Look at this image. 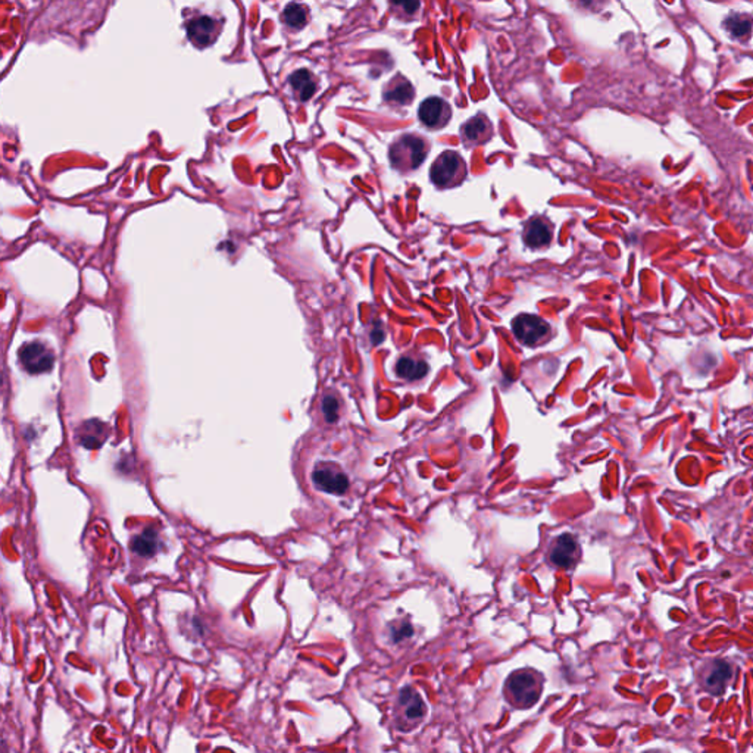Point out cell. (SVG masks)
Here are the masks:
<instances>
[{
    "mask_svg": "<svg viewBox=\"0 0 753 753\" xmlns=\"http://www.w3.org/2000/svg\"><path fill=\"white\" fill-rule=\"evenodd\" d=\"M545 675L534 668H520L509 674L503 684V697L515 709H530L539 702Z\"/></svg>",
    "mask_w": 753,
    "mask_h": 753,
    "instance_id": "obj_1",
    "label": "cell"
},
{
    "mask_svg": "<svg viewBox=\"0 0 753 753\" xmlns=\"http://www.w3.org/2000/svg\"><path fill=\"white\" fill-rule=\"evenodd\" d=\"M430 152V143L420 134H403L388 149V159L399 173H410L423 165Z\"/></svg>",
    "mask_w": 753,
    "mask_h": 753,
    "instance_id": "obj_2",
    "label": "cell"
},
{
    "mask_svg": "<svg viewBox=\"0 0 753 753\" xmlns=\"http://www.w3.org/2000/svg\"><path fill=\"white\" fill-rule=\"evenodd\" d=\"M427 705L414 686L402 687L395 699L393 725L398 732L409 733L418 728L427 717Z\"/></svg>",
    "mask_w": 753,
    "mask_h": 753,
    "instance_id": "obj_3",
    "label": "cell"
},
{
    "mask_svg": "<svg viewBox=\"0 0 753 753\" xmlns=\"http://www.w3.org/2000/svg\"><path fill=\"white\" fill-rule=\"evenodd\" d=\"M468 168L458 152L446 151L437 158L430 169V178L434 186L440 188H453L463 184L467 178Z\"/></svg>",
    "mask_w": 753,
    "mask_h": 753,
    "instance_id": "obj_4",
    "label": "cell"
},
{
    "mask_svg": "<svg viewBox=\"0 0 753 753\" xmlns=\"http://www.w3.org/2000/svg\"><path fill=\"white\" fill-rule=\"evenodd\" d=\"M734 667L724 659H708L697 669L699 686L712 696H722L734 677Z\"/></svg>",
    "mask_w": 753,
    "mask_h": 753,
    "instance_id": "obj_5",
    "label": "cell"
},
{
    "mask_svg": "<svg viewBox=\"0 0 753 753\" xmlns=\"http://www.w3.org/2000/svg\"><path fill=\"white\" fill-rule=\"evenodd\" d=\"M512 333L518 342L531 348L545 345L553 334L547 321L531 313L518 315L512 321Z\"/></svg>",
    "mask_w": 753,
    "mask_h": 753,
    "instance_id": "obj_6",
    "label": "cell"
},
{
    "mask_svg": "<svg viewBox=\"0 0 753 753\" xmlns=\"http://www.w3.org/2000/svg\"><path fill=\"white\" fill-rule=\"evenodd\" d=\"M580 556H581V549L572 534H562V536H557L547 549V560L556 568H562V570L574 568L575 564L580 561Z\"/></svg>",
    "mask_w": 753,
    "mask_h": 753,
    "instance_id": "obj_7",
    "label": "cell"
},
{
    "mask_svg": "<svg viewBox=\"0 0 753 753\" xmlns=\"http://www.w3.org/2000/svg\"><path fill=\"white\" fill-rule=\"evenodd\" d=\"M317 487L330 495H345L349 489V478L335 464H320L312 472Z\"/></svg>",
    "mask_w": 753,
    "mask_h": 753,
    "instance_id": "obj_8",
    "label": "cell"
},
{
    "mask_svg": "<svg viewBox=\"0 0 753 753\" xmlns=\"http://www.w3.org/2000/svg\"><path fill=\"white\" fill-rule=\"evenodd\" d=\"M223 24L208 15H199L190 19L186 26L190 41L198 47H206L212 44L218 34L221 33Z\"/></svg>",
    "mask_w": 753,
    "mask_h": 753,
    "instance_id": "obj_9",
    "label": "cell"
},
{
    "mask_svg": "<svg viewBox=\"0 0 753 753\" xmlns=\"http://www.w3.org/2000/svg\"><path fill=\"white\" fill-rule=\"evenodd\" d=\"M22 367L31 374H41L52 370L55 356L52 350L40 342H33L24 346L19 352Z\"/></svg>",
    "mask_w": 753,
    "mask_h": 753,
    "instance_id": "obj_10",
    "label": "cell"
},
{
    "mask_svg": "<svg viewBox=\"0 0 753 753\" xmlns=\"http://www.w3.org/2000/svg\"><path fill=\"white\" fill-rule=\"evenodd\" d=\"M452 116V108L450 105L440 97H428L425 99L418 109V118L421 123L431 128V130H439L448 126Z\"/></svg>",
    "mask_w": 753,
    "mask_h": 753,
    "instance_id": "obj_11",
    "label": "cell"
},
{
    "mask_svg": "<svg viewBox=\"0 0 753 753\" xmlns=\"http://www.w3.org/2000/svg\"><path fill=\"white\" fill-rule=\"evenodd\" d=\"M522 238L528 248H546L553 238V224L543 215L531 216L524 226Z\"/></svg>",
    "mask_w": 753,
    "mask_h": 753,
    "instance_id": "obj_12",
    "label": "cell"
},
{
    "mask_svg": "<svg viewBox=\"0 0 753 753\" xmlns=\"http://www.w3.org/2000/svg\"><path fill=\"white\" fill-rule=\"evenodd\" d=\"M493 137V124L484 113H478L468 119L460 128V138L468 148L485 144Z\"/></svg>",
    "mask_w": 753,
    "mask_h": 753,
    "instance_id": "obj_13",
    "label": "cell"
},
{
    "mask_svg": "<svg viewBox=\"0 0 753 753\" xmlns=\"http://www.w3.org/2000/svg\"><path fill=\"white\" fill-rule=\"evenodd\" d=\"M384 101L388 103H395L400 106L410 105L415 99V89L403 76L398 74L395 79L387 83L383 91Z\"/></svg>",
    "mask_w": 753,
    "mask_h": 753,
    "instance_id": "obj_14",
    "label": "cell"
},
{
    "mask_svg": "<svg viewBox=\"0 0 753 753\" xmlns=\"http://www.w3.org/2000/svg\"><path fill=\"white\" fill-rule=\"evenodd\" d=\"M287 83L300 102H308L318 90L317 79H315L308 69L295 71L293 74L288 77Z\"/></svg>",
    "mask_w": 753,
    "mask_h": 753,
    "instance_id": "obj_15",
    "label": "cell"
},
{
    "mask_svg": "<svg viewBox=\"0 0 753 753\" xmlns=\"http://www.w3.org/2000/svg\"><path fill=\"white\" fill-rule=\"evenodd\" d=\"M396 375L406 381H418L428 374V363L424 359L403 355L398 359L395 367Z\"/></svg>",
    "mask_w": 753,
    "mask_h": 753,
    "instance_id": "obj_16",
    "label": "cell"
},
{
    "mask_svg": "<svg viewBox=\"0 0 753 753\" xmlns=\"http://www.w3.org/2000/svg\"><path fill=\"white\" fill-rule=\"evenodd\" d=\"M159 547L156 532L152 528L144 530L137 537L131 540V549L138 556H153Z\"/></svg>",
    "mask_w": 753,
    "mask_h": 753,
    "instance_id": "obj_17",
    "label": "cell"
},
{
    "mask_svg": "<svg viewBox=\"0 0 753 753\" xmlns=\"http://www.w3.org/2000/svg\"><path fill=\"white\" fill-rule=\"evenodd\" d=\"M281 18H283L284 24L288 29H291V30H302L308 24V19H309L308 8H305L303 5H299V4H290L283 11Z\"/></svg>",
    "mask_w": 753,
    "mask_h": 753,
    "instance_id": "obj_18",
    "label": "cell"
},
{
    "mask_svg": "<svg viewBox=\"0 0 753 753\" xmlns=\"http://www.w3.org/2000/svg\"><path fill=\"white\" fill-rule=\"evenodd\" d=\"M725 29L728 33H732L734 37H743L750 33L752 30V21L746 15L733 14L725 19Z\"/></svg>",
    "mask_w": 753,
    "mask_h": 753,
    "instance_id": "obj_19",
    "label": "cell"
},
{
    "mask_svg": "<svg viewBox=\"0 0 753 753\" xmlns=\"http://www.w3.org/2000/svg\"><path fill=\"white\" fill-rule=\"evenodd\" d=\"M323 414L327 423H335L340 415V400L334 395H327L323 400Z\"/></svg>",
    "mask_w": 753,
    "mask_h": 753,
    "instance_id": "obj_20",
    "label": "cell"
},
{
    "mask_svg": "<svg viewBox=\"0 0 753 753\" xmlns=\"http://www.w3.org/2000/svg\"><path fill=\"white\" fill-rule=\"evenodd\" d=\"M412 635H414V628H412V625L408 621L393 622L390 625V639L393 643H400L409 639Z\"/></svg>",
    "mask_w": 753,
    "mask_h": 753,
    "instance_id": "obj_21",
    "label": "cell"
},
{
    "mask_svg": "<svg viewBox=\"0 0 753 753\" xmlns=\"http://www.w3.org/2000/svg\"><path fill=\"white\" fill-rule=\"evenodd\" d=\"M393 9H395V14L402 18V19H412L415 18L420 8H421V4L420 2H393L392 4Z\"/></svg>",
    "mask_w": 753,
    "mask_h": 753,
    "instance_id": "obj_22",
    "label": "cell"
},
{
    "mask_svg": "<svg viewBox=\"0 0 753 753\" xmlns=\"http://www.w3.org/2000/svg\"><path fill=\"white\" fill-rule=\"evenodd\" d=\"M645 753H664V752H659V750H649V752H645Z\"/></svg>",
    "mask_w": 753,
    "mask_h": 753,
    "instance_id": "obj_23",
    "label": "cell"
}]
</instances>
